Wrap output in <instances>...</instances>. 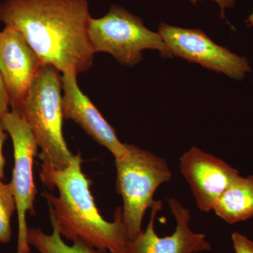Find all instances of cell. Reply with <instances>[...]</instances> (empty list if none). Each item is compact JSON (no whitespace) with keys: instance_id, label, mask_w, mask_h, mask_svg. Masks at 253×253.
Instances as JSON below:
<instances>
[{"instance_id":"2e32d148","label":"cell","mask_w":253,"mask_h":253,"mask_svg":"<svg viewBox=\"0 0 253 253\" xmlns=\"http://www.w3.org/2000/svg\"><path fill=\"white\" fill-rule=\"evenodd\" d=\"M9 100L5 88L4 82L0 74V118L9 112Z\"/></svg>"},{"instance_id":"7c38bea8","label":"cell","mask_w":253,"mask_h":253,"mask_svg":"<svg viewBox=\"0 0 253 253\" xmlns=\"http://www.w3.org/2000/svg\"><path fill=\"white\" fill-rule=\"evenodd\" d=\"M213 212L228 224L253 218V175L236 176L221 196Z\"/></svg>"},{"instance_id":"8fae6325","label":"cell","mask_w":253,"mask_h":253,"mask_svg":"<svg viewBox=\"0 0 253 253\" xmlns=\"http://www.w3.org/2000/svg\"><path fill=\"white\" fill-rule=\"evenodd\" d=\"M77 77V73L73 71L63 73L61 76L63 118L77 123L95 141L109 150L115 158L121 157L126 152V144L119 140L114 128L82 91Z\"/></svg>"},{"instance_id":"7a4b0ae2","label":"cell","mask_w":253,"mask_h":253,"mask_svg":"<svg viewBox=\"0 0 253 253\" xmlns=\"http://www.w3.org/2000/svg\"><path fill=\"white\" fill-rule=\"evenodd\" d=\"M81 153L74 155L64 169L42 164V182L59 196L42 193L49 206L50 221L61 237L111 253H129L122 208L115 211L113 221L106 220L91 194V180L82 170Z\"/></svg>"},{"instance_id":"d6986e66","label":"cell","mask_w":253,"mask_h":253,"mask_svg":"<svg viewBox=\"0 0 253 253\" xmlns=\"http://www.w3.org/2000/svg\"><path fill=\"white\" fill-rule=\"evenodd\" d=\"M246 26L247 27L251 28L253 26V11L252 14L250 15L249 17H248L246 21Z\"/></svg>"},{"instance_id":"9a60e30c","label":"cell","mask_w":253,"mask_h":253,"mask_svg":"<svg viewBox=\"0 0 253 253\" xmlns=\"http://www.w3.org/2000/svg\"><path fill=\"white\" fill-rule=\"evenodd\" d=\"M233 246L235 253H253V241L239 232L231 235Z\"/></svg>"},{"instance_id":"30bf717a","label":"cell","mask_w":253,"mask_h":253,"mask_svg":"<svg viewBox=\"0 0 253 253\" xmlns=\"http://www.w3.org/2000/svg\"><path fill=\"white\" fill-rule=\"evenodd\" d=\"M41 66L39 58L22 35L5 26L0 32V74L13 111H21Z\"/></svg>"},{"instance_id":"52a82bcc","label":"cell","mask_w":253,"mask_h":253,"mask_svg":"<svg viewBox=\"0 0 253 253\" xmlns=\"http://www.w3.org/2000/svg\"><path fill=\"white\" fill-rule=\"evenodd\" d=\"M158 33L172 56L198 63L211 71L224 73L236 81H242L251 72V65L246 57L216 44L201 30L161 23Z\"/></svg>"},{"instance_id":"9c48e42d","label":"cell","mask_w":253,"mask_h":253,"mask_svg":"<svg viewBox=\"0 0 253 253\" xmlns=\"http://www.w3.org/2000/svg\"><path fill=\"white\" fill-rule=\"evenodd\" d=\"M179 166L196 206L204 212L214 211L228 186L240 174L237 169L225 161L197 146L181 155Z\"/></svg>"},{"instance_id":"ba28073f","label":"cell","mask_w":253,"mask_h":253,"mask_svg":"<svg viewBox=\"0 0 253 253\" xmlns=\"http://www.w3.org/2000/svg\"><path fill=\"white\" fill-rule=\"evenodd\" d=\"M168 206L176 221L171 235L160 237L155 230V220L162 211V201H157L151 208L147 227L135 239L128 241L129 253H202L212 251L206 234L195 232L190 227L191 212L176 198H167Z\"/></svg>"},{"instance_id":"6da1fadb","label":"cell","mask_w":253,"mask_h":253,"mask_svg":"<svg viewBox=\"0 0 253 253\" xmlns=\"http://www.w3.org/2000/svg\"><path fill=\"white\" fill-rule=\"evenodd\" d=\"M88 0H4L0 21L22 35L42 65L60 73L86 72L94 51L88 28Z\"/></svg>"},{"instance_id":"5b68a950","label":"cell","mask_w":253,"mask_h":253,"mask_svg":"<svg viewBox=\"0 0 253 253\" xmlns=\"http://www.w3.org/2000/svg\"><path fill=\"white\" fill-rule=\"evenodd\" d=\"M88 35L95 54L108 53L123 66L133 67L141 62L146 49L157 50L163 57L172 56L159 33L118 5H112L102 17H91Z\"/></svg>"},{"instance_id":"277c9868","label":"cell","mask_w":253,"mask_h":253,"mask_svg":"<svg viewBox=\"0 0 253 253\" xmlns=\"http://www.w3.org/2000/svg\"><path fill=\"white\" fill-rule=\"evenodd\" d=\"M116 191L123 199L122 220L128 239L142 231L147 210L156 202L154 194L169 182L172 172L164 158L134 145L126 144V152L115 158Z\"/></svg>"},{"instance_id":"3957f363","label":"cell","mask_w":253,"mask_h":253,"mask_svg":"<svg viewBox=\"0 0 253 253\" xmlns=\"http://www.w3.org/2000/svg\"><path fill=\"white\" fill-rule=\"evenodd\" d=\"M61 76L50 65H42L28 90L20 113L31 127L42 164L64 169L74 156L63 133Z\"/></svg>"},{"instance_id":"e0dca14e","label":"cell","mask_w":253,"mask_h":253,"mask_svg":"<svg viewBox=\"0 0 253 253\" xmlns=\"http://www.w3.org/2000/svg\"><path fill=\"white\" fill-rule=\"evenodd\" d=\"M7 134L0 119V181H2L4 177L5 159L3 156L2 148L5 141L7 139Z\"/></svg>"},{"instance_id":"ac0fdd59","label":"cell","mask_w":253,"mask_h":253,"mask_svg":"<svg viewBox=\"0 0 253 253\" xmlns=\"http://www.w3.org/2000/svg\"><path fill=\"white\" fill-rule=\"evenodd\" d=\"M190 1L194 5H196L201 0H190ZM212 1H215L219 5L221 10L220 16L223 18H225L226 9L233 8L235 4V0H212Z\"/></svg>"},{"instance_id":"4fadbf2b","label":"cell","mask_w":253,"mask_h":253,"mask_svg":"<svg viewBox=\"0 0 253 253\" xmlns=\"http://www.w3.org/2000/svg\"><path fill=\"white\" fill-rule=\"evenodd\" d=\"M28 241L39 253H108V251L95 249L81 243L66 244L56 229L47 234L41 228H28Z\"/></svg>"},{"instance_id":"5bb4252c","label":"cell","mask_w":253,"mask_h":253,"mask_svg":"<svg viewBox=\"0 0 253 253\" xmlns=\"http://www.w3.org/2000/svg\"><path fill=\"white\" fill-rule=\"evenodd\" d=\"M16 211L11 184L0 181V244H9L12 239L11 218Z\"/></svg>"},{"instance_id":"8992f818","label":"cell","mask_w":253,"mask_h":253,"mask_svg":"<svg viewBox=\"0 0 253 253\" xmlns=\"http://www.w3.org/2000/svg\"><path fill=\"white\" fill-rule=\"evenodd\" d=\"M0 119L5 131L11 136L14 147V166L10 184L18 214L16 253H31L26 215L36 214L34 204L37 189L33 169L38 146L31 127L19 111L11 110Z\"/></svg>"}]
</instances>
